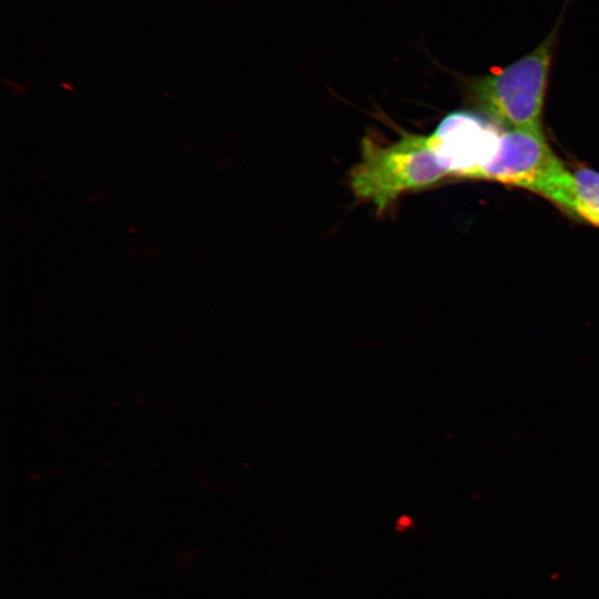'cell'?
<instances>
[{
	"label": "cell",
	"mask_w": 599,
	"mask_h": 599,
	"mask_svg": "<svg viewBox=\"0 0 599 599\" xmlns=\"http://www.w3.org/2000/svg\"><path fill=\"white\" fill-rule=\"evenodd\" d=\"M499 134L468 112H454L429 135L447 175L476 179L495 153Z\"/></svg>",
	"instance_id": "obj_4"
},
{
	"label": "cell",
	"mask_w": 599,
	"mask_h": 599,
	"mask_svg": "<svg viewBox=\"0 0 599 599\" xmlns=\"http://www.w3.org/2000/svg\"><path fill=\"white\" fill-rule=\"evenodd\" d=\"M447 176L429 135L403 131L385 144L374 132L361 144V160L349 171V186L358 201L370 202L378 214L408 192L426 189Z\"/></svg>",
	"instance_id": "obj_1"
},
{
	"label": "cell",
	"mask_w": 599,
	"mask_h": 599,
	"mask_svg": "<svg viewBox=\"0 0 599 599\" xmlns=\"http://www.w3.org/2000/svg\"><path fill=\"white\" fill-rule=\"evenodd\" d=\"M561 20L529 53L467 81L470 100L496 124L506 130H542L546 89Z\"/></svg>",
	"instance_id": "obj_2"
},
{
	"label": "cell",
	"mask_w": 599,
	"mask_h": 599,
	"mask_svg": "<svg viewBox=\"0 0 599 599\" xmlns=\"http://www.w3.org/2000/svg\"><path fill=\"white\" fill-rule=\"evenodd\" d=\"M476 179L529 190L573 215V174L556 155L542 130H506Z\"/></svg>",
	"instance_id": "obj_3"
},
{
	"label": "cell",
	"mask_w": 599,
	"mask_h": 599,
	"mask_svg": "<svg viewBox=\"0 0 599 599\" xmlns=\"http://www.w3.org/2000/svg\"><path fill=\"white\" fill-rule=\"evenodd\" d=\"M573 216L599 227V172L587 166L573 173Z\"/></svg>",
	"instance_id": "obj_5"
}]
</instances>
